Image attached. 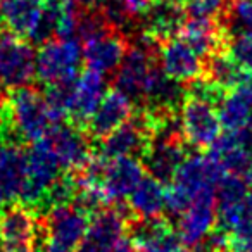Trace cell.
Returning <instances> with one entry per match:
<instances>
[{
  "mask_svg": "<svg viewBox=\"0 0 252 252\" xmlns=\"http://www.w3.org/2000/svg\"><path fill=\"white\" fill-rule=\"evenodd\" d=\"M193 88L187 92L180 105V128L185 144L195 149H209L221 135V119L218 102L223 92L204 80L193 81Z\"/></svg>",
  "mask_w": 252,
  "mask_h": 252,
  "instance_id": "cell-1",
  "label": "cell"
},
{
  "mask_svg": "<svg viewBox=\"0 0 252 252\" xmlns=\"http://www.w3.org/2000/svg\"><path fill=\"white\" fill-rule=\"evenodd\" d=\"M224 176L226 173L213 152L185 156L166 189V211L180 216L199 193L207 190L216 192Z\"/></svg>",
  "mask_w": 252,
  "mask_h": 252,
  "instance_id": "cell-2",
  "label": "cell"
},
{
  "mask_svg": "<svg viewBox=\"0 0 252 252\" xmlns=\"http://www.w3.org/2000/svg\"><path fill=\"white\" fill-rule=\"evenodd\" d=\"M9 125L18 142H33L43 138L56 123H59L50 109L45 94L33 87L12 88L7 102Z\"/></svg>",
  "mask_w": 252,
  "mask_h": 252,
  "instance_id": "cell-3",
  "label": "cell"
},
{
  "mask_svg": "<svg viewBox=\"0 0 252 252\" xmlns=\"http://www.w3.org/2000/svg\"><path fill=\"white\" fill-rule=\"evenodd\" d=\"M64 169L59 159L49 147L45 138L33 142L32 147L26 151V171L25 183L21 190V204L28 206L33 211H42L50 189L63 176Z\"/></svg>",
  "mask_w": 252,
  "mask_h": 252,
  "instance_id": "cell-4",
  "label": "cell"
},
{
  "mask_svg": "<svg viewBox=\"0 0 252 252\" xmlns=\"http://www.w3.org/2000/svg\"><path fill=\"white\" fill-rule=\"evenodd\" d=\"M83 175L95 178L107 195L109 204L128 200L140 180L147 175L142 159L138 158H116L104 159L94 154L92 161L83 169Z\"/></svg>",
  "mask_w": 252,
  "mask_h": 252,
  "instance_id": "cell-5",
  "label": "cell"
},
{
  "mask_svg": "<svg viewBox=\"0 0 252 252\" xmlns=\"http://www.w3.org/2000/svg\"><path fill=\"white\" fill-rule=\"evenodd\" d=\"M83 63V47L80 38H49L36 52V78L45 87L71 83L78 78Z\"/></svg>",
  "mask_w": 252,
  "mask_h": 252,
  "instance_id": "cell-6",
  "label": "cell"
},
{
  "mask_svg": "<svg viewBox=\"0 0 252 252\" xmlns=\"http://www.w3.org/2000/svg\"><path fill=\"white\" fill-rule=\"evenodd\" d=\"M90 214L74 202L59 204L45 211V220L40 221L42 247L49 252H73L87 231Z\"/></svg>",
  "mask_w": 252,
  "mask_h": 252,
  "instance_id": "cell-7",
  "label": "cell"
},
{
  "mask_svg": "<svg viewBox=\"0 0 252 252\" xmlns=\"http://www.w3.org/2000/svg\"><path fill=\"white\" fill-rule=\"evenodd\" d=\"M43 138L67 175L83 171L95 154L88 131L78 125L56 123Z\"/></svg>",
  "mask_w": 252,
  "mask_h": 252,
  "instance_id": "cell-8",
  "label": "cell"
},
{
  "mask_svg": "<svg viewBox=\"0 0 252 252\" xmlns=\"http://www.w3.org/2000/svg\"><path fill=\"white\" fill-rule=\"evenodd\" d=\"M36 76V52L23 36L0 32V81L5 88L26 87Z\"/></svg>",
  "mask_w": 252,
  "mask_h": 252,
  "instance_id": "cell-9",
  "label": "cell"
},
{
  "mask_svg": "<svg viewBox=\"0 0 252 252\" xmlns=\"http://www.w3.org/2000/svg\"><path fill=\"white\" fill-rule=\"evenodd\" d=\"M152 125L145 111L133 114L114 131L100 138L97 156L104 159L138 158L142 159L152 138Z\"/></svg>",
  "mask_w": 252,
  "mask_h": 252,
  "instance_id": "cell-10",
  "label": "cell"
},
{
  "mask_svg": "<svg viewBox=\"0 0 252 252\" xmlns=\"http://www.w3.org/2000/svg\"><path fill=\"white\" fill-rule=\"evenodd\" d=\"M40 221L25 204H11L0 209V249L4 252H36Z\"/></svg>",
  "mask_w": 252,
  "mask_h": 252,
  "instance_id": "cell-11",
  "label": "cell"
},
{
  "mask_svg": "<svg viewBox=\"0 0 252 252\" xmlns=\"http://www.w3.org/2000/svg\"><path fill=\"white\" fill-rule=\"evenodd\" d=\"M130 220L118 209L107 206L90 216L87 231L73 252H114L118 240L128 231Z\"/></svg>",
  "mask_w": 252,
  "mask_h": 252,
  "instance_id": "cell-12",
  "label": "cell"
},
{
  "mask_svg": "<svg viewBox=\"0 0 252 252\" xmlns=\"http://www.w3.org/2000/svg\"><path fill=\"white\" fill-rule=\"evenodd\" d=\"M218 224L216 213V192L207 190L195 197L190 206L180 214L178 235L182 245L189 249L202 244Z\"/></svg>",
  "mask_w": 252,
  "mask_h": 252,
  "instance_id": "cell-13",
  "label": "cell"
},
{
  "mask_svg": "<svg viewBox=\"0 0 252 252\" xmlns=\"http://www.w3.org/2000/svg\"><path fill=\"white\" fill-rule=\"evenodd\" d=\"M158 61L169 78L183 85L193 83L204 74V59L180 36H169L159 42Z\"/></svg>",
  "mask_w": 252,
  "mask_h": 252,
  "instance_id": "cell-14",
  "label": "cell"
},
{
  "mask_svg": "<svg viewBox=\"0 0 252 252\" xmlns=\"http://www.w3.org/2000/svg\"><path fill=\"white\" fill-rule=\"evenodd\" d=\"M26 152L12 135H0V209L19 200L25 183Z\"/></svg>",
  "mask_w": 252,
  "mask_h": 252,
  "instance_id": "cell-15",
  "label": "cell"
},
{
  "mask_svg": "<svg viewBox=\"0 0 252 252\" xmlns=\"http://www.w3.org/2000/svg\"><path fill=\"white\" fill-rule=\"evenodd\" d=\"M209 149L226 175L252 182V135L249 130H226Z\"/></svg>",
  "mask_w": 252,
  "mask_h": 252,
  "instance_id": "cell-16",
  "label": "cell"
},
{
  "mask_svg": "<svg viewBox=\"0 0 252 252\" xmlns=\"http://www.w3.org/2000/svg\"><path fill=\"white\" fill-rule=\"evenodd\" d=\"M81 47H83V61L87 67L102 74L114 73L128 50L125 36L114 26L83 40Z\"/></svg>",
  "mask_w": 252,
  "mask_h": 252,
  "instance_id": "cell-17",
  "label": "cell"
},
{
  "mask_svg": "<svg viewBox=\"0 0 252 252\" xmlns=\"http://www.w3.org/2000/svg\"><path fill=\"white\" fill-rule=\"evenodd\" d=\"M178 36L206 61L214 52L226 49L230 32L221 19L187 16L185 23L178 32Z\"/></svg>",
  "mask_w": 252,
  "mask_h": 252,
  "instance_id": "cell-18",
  "label": "cell"
},
{
  "mask_svg": "<svg viewBox=\"0 0 252 252\" xmlns=\"http://www.w3.org/2000/svg\"><path fill=\"white\" fill-rule=\"evenodd\" d=\"M107 94V83L102 73L94 71L90 67L78 74L73 83V95H71L69 118L74 125L85 128L94 112L100 105L102 98Z\"/></svg>",
  "mask_w": 252,
  "mask_h": 252,
  "instance_id": "cell-19",
  "label": "cell"
},
{
  "mask_svg": "<svg viewBox=\"0 0 252 252\" xmlns=\"http://www.w3.org/2000/svg\"><path fill=\"white\" fill-rule=\"evenodd\" d=\"M49 0H0V25L26 40H35Z\"/></svg>",
  "mask_w": 252,
  "mask_h": 252,
  "instance_id": "cell-20",
  "label": "cell"
},
{
  "mask_svg": "<svg viewBox=\"0 0 252 252\" xmlns=\"http://www.w3.org/2000/svg\"><path fill=\"white\" fill-rule=\"evenodd\" d=\"M130 237L142 252H176L182 249L178 230L162 218L130 221Z\"/></svg>",
  "mask_w": 252,
  "mask_h": 252,
  "instance_id": "cell-21",
  "label": "cell"
},
{
  "mask_svg": "<svg viewBox=\"0 0 252 252\" xmlns=\"http://www.w3.org/2000/svg\"><path fill=\"white\" fill-rule=\"evenodd\" d=\"M133 114H135V102L130 100L123 92L114 88V90L105 94L100 105H98L97 111L94 112L90 121L85 126V130L88 131L90 137L100 140L105 135L114 131L118 126H121L123 123L128 121Z\"/></svg>",
  "mask_w": 252,
  "mask_h": 252,
  "instance_id": "cell-22",
  "label": "cell"
},
{
  "mask_svg": "<svg viewBox=\"0 0 252 252\" xmlns=\"http://www.w3.org/2000/svg\"><path fill=\"white\" fill-rule=\"evenodd\" d=\"M187 16L189 14L180 0H152L144 14V32L161 42L178 35Z\"/></svg>",
  "mask_w": 252,
  "mask_h": 252,
  "instance_id": "cell-23",
  "label": "cell"
},
{
  "mask_svg": "<svg viewBox=\"0 0 252 252\" xmlns=\"http://www.w3.org/2000/svg\"><path fill=\"white\" fill-rule=\"evenodd\" d=\"M251 78L252 74H249L224 49L220 52H214L213 56H209L204 61V74L200 80L226 94L228 90L238 87Z\"/></svg>",
  "mask_w": 252,
  "mask_h": 252,
  "instance_id": "cell-24",
  "label": "cell"
},
{
  "mask_svg": "<svg viewBox=\"0 0 252 252\" xmlns=\"http://www.w3.org/2000/svg\"><path fill=\"white\" fill-rule=\"evenodd\" d=\"M218 111L224 130H247L252 112V78L228 90L221 97Z\"/></svg>",
  "mask_w": 252,
  "mask_h": 252,
  "instance_id": "cell-25",
  "label": "cell"
},
{
  "mask_svg": "<svg viewBox=\"0 0 252 252\" xmlns=\"http://www.w3.org/2000/svg\"><path fill=\"white\" fill-rule=\"evenodd\" d=\"M164 183L145 175L137 185V189L128 197L130 211L135 220H154L161 218L166 211V189Z\"/></svg>",
  "mask_w": 252,
  "mask_h": 252,
  "instance_id": "cell-26",
  "label": "cell"
},
{
  "mask_svg": "<svg viewBox=\"0 0 252 252\" xmlns=\"http://www.w3.org/2000/svg\"><path fill=\"white\" fill-rule=\"evenodd\" d=\"M187 14L193 18L221 19L223 21L230 9L231 0H180Z\"/></svg>",
  "mask_w": 252,
  "mask_h": 252,
  "instance_id": "cell-27",
  "label": "cell"
},
{
  "mask_svg": "<svg viewBox=\"0 0 252 252\" xmlns=\"http://www.w3.org/2000/svg\"><path fill=\"white\" fill-rule=\"evenodd\" d=\"M226 50L249 74H252V32L230 33Z\"/></svg>",
  "mask_w": 252,
  "mask_h": 252,
  "instance_id": "cell-28",
  "label": "cell"
},
{
  "mask_svg": "<svg viewBox=\"0 0 252 252\" xmlns=\"http://www.w3.org/2000/svg\"><path fill=\"white\" fill-rule=\"evenodd\" d=\"M224 19L230 25V33L252 32V0H231Z\"/></svg>",
  "mask_w": 252,
  "mask_h": 252,
  "instance_id": "cell-29",
  "label": "cell"
},
{
  "mask_svg": "<svg viewBox=\"0 0 252 252\" xmlns=\"http://www.w3.org/2000/svg\"><path fill=\"white\" fill-rule=\"evenodd\" d=\"M242 240H252V182L245 192L244 200H242V209L237 224L230 231V242Z\"/></svg>",
  "mask_w": 252,
  "mask_h": 252,
  "instance_id": "cell-30",
  "label": "cell"
},
{
  "mask_svg": "<svg viewBox=\"0 0 252 252\" xmlns=\"http://www.w3.org/2000/svg\"><path fill=\"white\" fill-rule=\"evenodd\" d=\"M9 95L5 92L4 83L0 81V135H12L11 125H9V111H7ZM14 137V135H12Z\"/></svg>",
  "mask_w": 252,
  "mask_h": 252,
  "instance_id": "cell-31",
  "label": "cell"
},
{
  "mask_svg": "<svg viewBox=\"0 0 252 252\" xmlns=\"http://www.w3.org/2000/svg\"><path fill=\"white\" fill-rule=\"evenodd\" d=\"M73 2L81 9H88V11H102L107 4V0H73Z\"/></svg>",
  "mask_w": 252,
  "mask_h": 252,
  "instance_id": "cell-32",
  "label": "cell"
},
{
  "mask_svg": "<svg viewBox=\"0 0 252 252\" xmlns=\"http://www.w3.org/2000/svg\"><path fill=\"white\" fill-rule=\"evenodd\" d=\"M230 249H233L235 252H252V240L230 242Z\"/></svg>",
  "mask_w": 252,
  "mask_h": 252,
  "instance_id": "cell-33",
  "label": "cell"
},
{
  "mask_svg": "<svg viewBox=\"0 0 252 252\" xmlns=\"http://www.w3.org/2000/svg\"><path fill=\"white\" fill-rule=\"evenodd\" d=\"M247 130H249V133L252 135V112H251V118H249V123H247Z\"/></svg>",
  "mask_w": 252,
  "mask_h": 252,
  "instance_id": "cell-34",
  "label": "cell"
},
{
  "mask_svg": "<svg viewBox=\"0 0 252 252\" xmlns=\"http://www.w3.org/2000/svg\"><path fill=\"white\" fill-rule=\"evenodd\" d=\"M36 252H49V251H47V249H45V247H42V245H40V247H38V249H36Z\"/></svg>",
  "mask_w": 252,
  "mask_h": 252,
  "instance_id": "cell-35",
  "label": "cell"
},
{
  "mask_svg": "<svg viewBox=\"0 0 252 252\" xmlns=\"http://www.w3.org/2000/svg\"><path fill=\"white\" fill-rule=\"evenodd\" d=\"M176 252H193V251H192V249H189V251H187V249H178Z\"/></svg>",
  "mask_w": 252,
  "mask_h": 252,
  "instance_id": "cell-36",
  "label": "cell"
},
{
  "mask_svg": "<svg viewBox=\"0 0 252 252\" xmlns=\"http://www.w3.org/2000/svg\"><path fill=\"white\" fill-rule=\"evenodd\" d=\"M220 252H235V251H233V249L228 247V249H223V251H220Z\"/></svg>",
  "mask_w": 252,
  "mask_h": 252,
  "instance_id": "cell-37",
  "label": "cell"
},
{
  "mask_svg": "<svg viewBox=\"0 0 252 252\" xmlns=\"http://www.w3.org/2000/svg\"><path fill=\"white\" fill-rule=\"evenodd\" d=\"M133 252H142V251H138V249H135V251Z\"/></svg>",
  "mask_w": 252,
  "mask_h": 252,
  "instance_id": "cell-38",
  "label": "cell"
}]
</instances>
